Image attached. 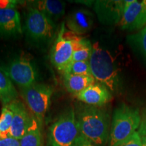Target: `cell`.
<instances>
[{"label": "cell", "instance_id": "1", "mask_svg": "<svg viewBox=\"0 0 146 146\" xmlns=\"http://www.w3.org/2000/svg\"><path fill=\"white\" fill-rule=\"evenodd\" d=\"M81 135L97 146H104L109 141L110 117L104 110L94 106H82L76 113Z\"/></svg>", "mask_w": 146, "mask_h": 146}, {"label": "cell", "instance_id": "2", "mask_svg": "<svg viewBox=\"0 0 146 146\" xmlns=\"http://www.w3.org/2000/svg\"><path fill=\"white\" fill-rule=\"evenodd\" d=\"M91 74L98 83L106 87L110 92L116 93L120 85V70L110 52L100 46L98 42L92 45L89 60Z\"/></svg>", "mask_w": 146, "mask_h": 146}, {"label": "cell", "instance_id": "3", "mask_svg": "<svg viewBox=\"0 0 146 146\" xmlns=\"http://www.w3.org/2000/svg\"><path fill=\"white\" fill-rule=\"evenodd\" d=\"M141 117L138 110L122 104L114 110L108 146H118L136 132Z\"/></svg>", "mask_w": 146, "mask_h": 146}, {"label": "cell", "instance_id": "4", "mask_svg": "<svg viewBox=\"0 0 146 146\" xmlns=\"http://www.w3.org/2000/svg\"><path fill=\"white\" fill-rule=\"evenodd\" d=\"M80 135L75 111L68 108L49 127L46 146H74Z\"/></svg>", "mask_w": 146, "mask_h": 146}, {"label": "cell", "instance_id": "5", "mask_svg": "<svg viewBox=\"0 0 146 146\" xmlns=\"http://www.w3.org/2000/svg\"><path fill=\"white\" fill-rule=\"evenodd\" d=\"M52 94V87L45 84L35 83L21 89L22 98L31 111L41 130L43 129L45 114L50 106Z\"/></svg>", "mask_w": 146, "mask_h": 146}, {"label": "cell", "instance_id": "6", "mask_svg": "<svg viewBox=\"0 0 146 146\" xmlns=\"http://www.w3.org/2000/svg\"><path fill=\"white\" fill-rule=\"evenodd\" d=\"M25 29L29 39L36 43L51 41L56 32L54 23L44 14L31 6L28 8Z\"/></svg>", "mask_w": 146, "mask_h": 146}, {"label": "cell", "instance_id": "7", "mask_svg": "<svg viewBox=\"0 0 146 146\" xmlns=\"http://www.w3.org/2000/svg\"><path fill=\"white\" fill-rule=\"evenodd\" d=\"M10 80L21 89L36 83L37 72L31 60L25 56H18L0 66Z\"/></svg>", "mask_w": 146, "mask_h": 146}, {"label": "cell", "instance_id": "8", "mask_svg": "<svg viewBox=\"0 0 146 146\" xmlns=\"http://www.w3.org/2000/svg\"><path fill=\"white\" fill-rule=\"evenodd\" d=\"M73 50L72 41L66 33L65 23L63 22L51 50L52 64L63 72L72 62Z\"/></svg>", "mask_w": 146, "mask_h": 146}, {"label": "cell", "instance_id": "9", "mask_svg": "<svg viewBox=\"0 0 146 146\" xmlns=\"http://www.w3.org/2000/svg\"><path fill=\"white\" fill-rule=\"evenodd\" d=\"M119 25L123 30L133 31L146 25V1H124V10Z\"/></svg>", "mask_w": 146, "mask_h": 146}, {"label": "cell", "instance_id": "10", "mask_svg": "<svg viewBox=\"0 0 146 146\" xmlns=\"http://www.w3.org/2000/svg\"><path fill=\"white\" fill-rule=\"evenodd\" d=\"M7 106L13 113L10 137L20 140L32 125L35 118L31 116L23 102L18 99L11 102Z\"/></svg>", "mask_w": 146, "mask_h": 146}, {"label": "cell", "instance_id": "11", "mask_svg": "<svg viewBox=\"0 0 146 146\" xmlns=\"http://www.w3.org/2000/svg\"><path fill=\"white\" fill-rule=\"evenodd\" d=\"M94 10L100 22L104 25L119 24L123 14L124 1H96Z\"/></svg>", "mask_w": 146, "mask_h": 146}, {"label": "cell", "instance_id": "12", "mask_svg": "<svg viewBox=\"0 0 146 146\" xmlns=\"http://www.w3.org/2000/svg\"><path fill=\"white\" fill-rule=\"evenodd\" d=\"M75 96L78 100L87 105L98 107L106 104L112 99L110 91L100 83L92 84Z\"/></svg>", "mask_w": 146, "mask_h": 146}, {"label": "cell", "instance_id": "13", "mask_svg": "<svg viewBox=\"0 0 146 146\" xmlns=\"http://www.w3.org/2000/svg\"><path fill=\"white\" fill-rule=\"evenodd\" d=\"M21 16L16 8L0 10V37H11L21 35Z\"/></svg>", "mask_w": 146, "mask_h": 146}, {"label": "cell", "instance_id": "14", "mask_svg": "<svg viewBox=\"0 0 146 146\" xmlns=\"http://www.w3.org/2000/svg\"><path fill=\"white\" fill-rule=\"evenodd\" d=\"M94 18L90 11L84 8L73 10L66 18V26L77 35L86 33L92 28Z\"/></svg>", "mask_w": 146, "mask_h": 146}, {"label": "cell", "instance_id": "15", "mask_svg": "<svg viewBox=\"0 0 146 146\" xmlns=\"http://www.w3.org/2000/svg\"><path fill=\"white\" fill-rule=\"evenodd\" d=\"M31 7L37 9L48 17L53 23L60 19L64 15L66 3L58 0H43L31 2Z\"/></svg>", "mask_w": 146, "mask_h": 146}, {"label": "cell", "instance_id": "16", "mask_svg": "<svg viewBox=\"0 0 146 146\" xmlns=\"http://www.w3.org/2000/svg\"><path fill=\"white\" fill-rule=\"evenodd\" d=\"M73 44L72 62L89 61L92 52V45L89 40L80 37L73 33H66Z\"/></svg>", "mask_w": 146, "mask_h": 146}, {"label": "cell", "instance_id": "17", "mask_svg": "<svg viewBox=\"0 0 146 146\" xmlns=\"http://www.w3.org/2000/svg\"><path fill=\"white\" fill-rule=\"evenodd\" d=\"M63 76L66 89L74 96L95 83V78L93 76L63 74Z\"/></svg>", "mask_w": 146, "mask_h": 146}, {"label": "cell", "instance_id": "18", "mask_svg": "<svg viewBox=\"0 0 146 146\" xmlns=\"http://www.w3.org/2000/svg\"><path fill=\"white\" fill-rule=\"evenodd\" d=\"M18 93L13 82L0 68V101L5 106L17 100Z\"/></svg>", "mask_w": 146, "mask_h": 146}, {"label": "cell", "instance_id": "19", "mask_svg": "<svg viewBox=\"0 0 146 146\" xmlns=\"http://www.w3.org/2000/svg\"><path fill=\"white\" fill-rule=\"evenodd\" d=\"M20 145L21 146H43L41 130L35 119H34L26 133L20 139Z\"/></svg>", "mask_w": 146, "mask_h": 146}, {"label": "cell", "instance_id": "20", "mask_svg": "<svg viewBox=\"0 0 146 146\" xmlns=\"http://www.w3.org/2000/svg\"><path fill=\"white\" fill-rule=\"evenodd\" d=\"M13 113L5 106L1 110L0 115V139L10 137V129L12 125Z\"/></svg>", "mask_w": 146, "mask_h": 146}, {"label": "cell", "instance_id": "21", "mask_svg": "<svg viewBox=\"0 0 146 146\" xmlns=\"http://www.w3.org/2000/svg\"><path fill=\"white\" fill-rule=\"evenodd\" d=\"M63 74L92 76L89 61L72 62L65 69Z\"/></svg>", "mask_w": 146, "mask_h": 146}, {"label": "cell", "instance_id": "22", "mask_svg": "<svg viewBox=\"0 0 146 146\" xmlns=\"http://www.w3.org/2000/svg\"><path fill=\"white\" fill-rule=\"evenodd\" d=\"M133 41L139 47L140 50L146 57V26L137 34L132 36Z\"/></svg>", "mask_w": 146, "mask_h": 146}, {"label": "cell", "instance_id": "23", "mask_svg": "<svg viewBox=\"0 0 146 146\" xmlns=\"http://www.w3.org/2000/svg\"><path fill=\"white\" fill-rule=\"evenodd\" d=\"M141 136L135 132L118 146H141Z\"/></svg>", "mask_w": 146, "mask_h": 146}, {"label": "cell", "instance_id": "24", "mask_svg": "<svg viewBox=\"0 0 146 146\" xmlns=\"http://www.w3.org/2000/svg\"><path fill=\"white\" fill-rule=\"evenodd\" d=\"M0 146H21L20 140L8 137L5 139H0Z\"/></svg>", "mask_w": 146, "mask_h": 146}, {"label": "cell", "instance_id": "25", "mask_svg": "<svg viewBox=\"0 0 146 146\" xmlns=\"http://www.w3.org/2000/svg\"><path fill=\"white\" fill-rule=\"evenodd\" d=\"M19 2V1L16 0H0V10L7 8H16V6Z\"/></svg>", "mask_w": 146, "mask_h": 146}, {"label": "cell", "instance_id": "26", "mask_svg": "<svg viewBox=\"0 0 146 146\" xmlns=\"http://www.w3.org/2000/svg\"><path fill=\"white\" fill-rule=\"evenodd\" d=\"M74 146H97L95 145L94 143H93L92 142H91L89 140L87 139V138H85V137L80 135L78 137L77 139H76V143L74 144Z\"/></svg>", "mask_w": 146, "mask_h": 146}, {"label": "cell", "instance_id": "27", "mask_svg": "<svg viewBox=\"0 0 146 146\" xmlns=\"http://www.w3.org/2000/svg\"><path fill=\"white\" fill-rule=\"evenodd\" d=\"M138 133L141 137H146V110L144 111L143 113Z\"/></svg>", "mask_w": 146, "mask_h": 146}, {"label": "cell", "instance_id": "28", "mask_svg": "<svg viewBox=\"0 0 146 146\" xmlns=\"http://www.w3.org/2000/svg\"><path fill=\"white\" fill-rule=\"evenodd\" d=\"M141 146H146V137H141Z\"/></svg>", "mask_w": 146, "mask_h": 146}]
</instances>
